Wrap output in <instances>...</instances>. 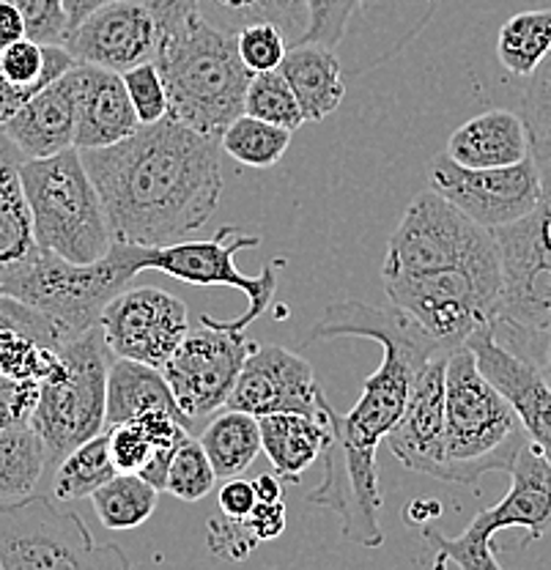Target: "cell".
I'll use <instances>...</instances> for the list:
<instances>
[{"instance_id": "cell-1", "label": "cell", "mask_w": 551, "mask_h": 570, "mask_svg": "<svg viewBox=\"0 0 551 570\" xmlns=\"http://www.w3.org/2000/svg\"><path fill=\"white\" fill-rule=\"evenodd\" d=\"M337 337L376 341L384 348V360L365 379L352 412L337 414L324 395L322 409L329 425V442L322 455V485L307 494V504L332 510L341 519L346 540L363 549H378L384 543V530L378 521L384 508L376 469L378 444L382 439L387 442L393 428L404 417L420 371L434 356L453 352H444L401 307H373L357 299L329 305L313 324L307 343L337 341Z\"/></svg>"}, {"instance_id": "cell-2", "label": "cell", "mask_w": 551, "mask_h": 570, "mask_svg": "<svg viewBox=\"0 0 551 570\" xmlns=\"http://www.w3.org/2000/svg\"><path fill=\"white\" fill-rule=\"evenodd\" d=\"M116 242L174 245L204 228L223 198V146L174 118L82 151Z\"/></svg>"}, {"instance_id": "cell-3", "label": "cell", "mask_w": 551, "mask_h": 570, "mask_svg": "<svg viewBox=\"0 0 551 570\" xmlns=\"http://www.w3.org/2000/svg\"><path fill=\"white\" fill-rule=\"evenodd\" d=\"M524 444L530 436L511 401L480 373L470 346L455 348L444 371V436L436 480L475 485L491 472H511Z\"/></svg>"}, {"instance_id": "cell-4", "label": "cell", "mask_w": 551, "mask_h": 570, "mask_svg": "<svg viewBox=\"0 0 551 570\" xmlns=\"http://www.w3.org/2000/svg\"><path fill=\"white\" fill-rule=\"evenodd\" d=\"M157 67L168 88V116L174 121L209 138H223L225 129L245 116L253 71L242 61L236 33L198 17L187 31L163 39Z\"/></svg>"}, {"instance_id": "cell-5", "label": "cell", "mask_w": 551, "mask_h": 570, "mask_svg": "<svg viewBox=\"0 0 551 570\" xmlns=\"http://www.w3.org/2000/svg\"><path fill=\"white\" fill-rule=\"evenodd\" d=\"M22 187L39 249L72 264H94L116 245L108 212L80 148H67L47 159H26Z\"/></svg>"}, {"instance_id": "cell-6", "label": "cell", "mask_w": 551, "mask_h": 570, "mask_svg": "<svg viewBox=\"0 0 551 570\" xmlns=\"http://www.w3.org/2000/svg\"><path fill=\"white\" fill-rule=\"evenodd\" d=\"M110 362L112 354L97 324L61 348L56 371L41 382L31 425L45 442L50 463H61L108 428Z\"/></svg>"}, {"instance_id": "cell-7", "label": "cell", "mask_w": 551, "mask_h": 570, "mask_svg": "<svg viewBox=\"0 0 551 570\" xmlns=\"http://www.w3.org/2000/svg\"><path fill=\"white\" fill-rule=\"evenodd\" d=\"M140 272V245L116 242L110 253L94 264H72L39 249L33 264L6 283L0 294L20 299L80 335L99 324L105 305Z\"/></svg>"}, {"instance_id": "cell-8", "label": "cell", "mask_w": 551, "mask_h": 570, "mask_svg": "<svg viewBox=\"0 0 551 570\" xmlns=\"http://www.w3.org/2000/svg\"><path fill=\"white\" fill-rule=\"evenodd\" d=\"M0 568L132 570V562L118 543H97L80 513L31 494L0 504Z\"/></svg>"}, {"instance_id": "cell-9", "label": "cell", "mask_w": 551, "mask_h": 570, "mask_svg": "<svg viewBox=\"0 0 551 570\" xmlns=\"http://www.w3.org/2000/svg\"><path fill=\"white\" fill-rule=\"evenodd\" d=\"M511 489L491 508L480 510L459 538H447L431 524L423 527V540L434 551V570L453 562L459 570H505L494 557V534L502 530H527L521 546L541 540L551 530V463L535 444H524L513 461Z\"/></svg>"}, {"instance_id": "cell-10", "label": "cell", "mask_w": 551, "mask_h": 570, "mask_svg": "<svg viewBox=\"0 0 551 570\" xmlns=\"http://www.w3.org/2000/svg\"><path fill=\"white\" fill-rule=\"evenodd\" d=\"M500 264L502 255L494 230L478 225L440 193L429 189L409 204L399 228L390 236L382 281Z\"/></svg>"}, {"instance_id": "cell-11", "label": "cell", "mask_w": 551, "mask_h": 570, "mask_svg": "<svg viewBox=\"0 0 551 570\" xmlns=\"http://www.w3.org/2000/svg\"><path fill=\"white\" fill-rule=\"evenodd\" d=\"M538 168L541 204L519 223L494 230L505 277L496 324L524 332H551V159Z\"/></svg>"}, {"instance_id": "cell-12", "label": "cell", "mask_w": 551, "mask_h": 570, "mask_svg": "<svg viewBox=\"0 0 551 570\" xmlns=\"http://www.w3.org/2000/svg\"><path fill=\"white\" fill-rule=\"evenodd\" d=\"M256 343L228 321L200 318V330H189L181 346L163 365V376L174 390L176 403L189 420L215 417L228 403Z\"/></svg>"}, {"instance_id": "cell-13", "label": "cell", "mask_w": 551, "mask_h": 570, "mask_svg": "<svg viewBox=\"0 0 551 570\" xmlns=\"http://www.w3.org/2000/svg\"><path fill=\"white\" fill-rule=\"evenodd\" d=\"M260 245V236L245 234L239 228L217 230L209 242H174L163 247H140V269L163 272L187 285H228L239 288L247 296V311L239 318L228 321V326L245 332L253 321L264 316L272 305V296L277 291V266H264L256 277L242 275L234 264V255L239 249H250Z\"/></svg>"}, {"instance_id": "cell-14", "label": "cell", "mask_w": 551, "mask_h": 570, "mask_svg": "<svg viewBox=\"0 0 551 570\" xmlns=\"http://www.w3.org/2000/svg\"><path fill=\"white\" fill-rule=\"evenodd\" d=\"M431 189L478 225L496 230L535 212L543 178L532 154L505 168H464L440 154L431 165Z\"/></svg>"}, {"instance_id": "cell-15", "label": "cell", "mask_w": 551, "mask_h": 570, "mask_svg": "<svg viewBox=\"0 0 551 570\" xmlns=\"http://www.w3.org/2000/svg\"><path fill=\"white\" fill-rule=\"evenodd\" d=\"M112 356L159 367L189 332L187 305L163 288H129L116 294L99 316Z\"/></svg>"}, {"instance_id": "cell-16", "label": "cell", "mask_w": 551, "mask_h": 570, "mask_svg": "<svg viewBox=\"0 0 551 570\" xmlns=\"http://www.w3.org/2000/svg\"><path fill=\"white\" fill-rule=\"evenodd\" d=\"M77 63L124 71L157 61L163 28L138 0H110L69 28L63 41Z\"/></svg>"}, {"instance_id": "cell-17", "label": "cell", "mask_w": 551, "mask_h": 570, "mask_svg": "<svg viewBox=\"0 0 551 570\" xmlns=\"http://www.w3.org/2000/svg\"><path fill=\"white\" fill-rule=\"evenodd\" d=\"M322 397L316 371L305 356L283 346H256V352L247 356L225 409L247 412L253 417L281 412L322 414Z\"/></svg>"}, {"instance_id": "cell-18", "label": "cell", "mask_w": 551, "mask_h": 570, "mask_svg": "<svg viewBox=\"0 0 551 570\" xmlns=\"http://www.w3.org/2000/svg\"><path fill=\"white\" fill-rule=\"evenodd\" d=\"M475 354L480 373L511 401L527 436L551 463V387L535 362L496 337V324L480 326L464 343Z\"/></svg>"}, {"instance_id": "cell-19", "label": "cell", "mask_w": 551, "mask_h": 570, "mask_svg": "<svg viewBox=\"0 0 551 570\" xmlns=\"http://www.w3.org/2000/svg\"><path fill=\"white\" fill-rule=\"evenodd\" d=\"M450 354H440L420 371L404 417L387 436L393 455L406 469L436 478L444 436V371Z\"/></svg>"}, {"instance_id": "cell-20", "label": "cell", "mask_w": 551, "mask_h": 570, "mask_svg": "<svg viewBox=\"0 0 551 570\" xmlns=\"http://www.w3.org/2000/svg\"><path fill=\"white\" fill-rule=\"evenodd\" d=\"M72 77L77 94L75 148H108L138 132L140 118L129 99L124 75L77 63Z\"/></svg>"}, {"instance_id": "cell-21", "label": "cell", "mask_w": 551, "mask_h": 570, "mask_svg": "<svg viewBox=\"0 0 551 570\" xmlns=\"http://www.w3.org/2000/svg\"><path fill=\"white\" fill-rule=\"evenodd\" d=\"M77 67V63H75ZM26 159H47L75 148L77 94L72 71L37 94L0 127Z\"/></svg>"}, {"instance_id": "cell-22", "label": "cell", "mask_w": 551, "mask_h": 570, "mask_svg": "<svg viewBox=\"0 0 551 570\" xmlns=\"http://www.w3.org/2000/svg\"><path fill=\"white\" fill-rule=\"evenodd\" d=\"M26 157L0 129V288L39 255L31 209L22 187Z\"/></svg>"}, {"instance_id": "cell-23", "label": "cell", "mask_w": 551, "mask_h": 570, "mask_svg": "<svg viewBox=\"0 0 551 570\" xmlns=\"http://www.w3.org/2000/svg\"><path fill=\"white\" fill-rule=\"evenodd\" d=\"M444 154L464 168H505L530 157V135L521 112L496 107L461 124Z\"/></svg>"}, {"instance_id": "cell-24", "label": "cell", "mask_w": 551, "mask_h": 570, "mask_svg": "<svg viewBox=\"0 0 551 570\" xmlns=\"http://www.w3.org/2000/svg\"><path fill=\"white\" fill-rule=\"evenodd\" d=\"M72 52L63 45H39L22 39L0 52V127L67 71L75 69Z\"/></svg>"}, {"instance_id": "cell-25", "label": "cell", "mask_w": 551, "mask_h": 570, "mask_svg": "<svg viewBox=\"0 0 551 570\" xmlns=\"http://www.w3.org/2000/svg\"><path fill=\"white\" fill-rule=\"evenodd\" d=\"M324 401V397H322ZM260 442L272 469L283 483H299L302 474L324 455L329 442V425L322 414L281 412L258 417Z\"/></svg>"}, {"instance_id": "cell-26", "label": "cell", "mask_w": 551, "mask_h": 570, "mask_svg": "<svg viewBox=\"0 0 551 570\" xmlns=\"http://www.w3.org/2000/svg\"><path fill=\"white\" fill-rule=\"evenodd\" d=\"M277 71L286 77L294 97L299 99L305 121H324L346 97L341 58L335 50L316 45V41H299V45L288 47Z\"/></svg>"}, {"instance_id": "cell-27", "label": "cell", "mask_w": 551, "mask_h": 570, "mask_svg": "<svg viewBox=\"0 0 551 570\" xmlns=\"http://www.w3.org/2000/svg\"><path fill=\"white\" fill-rule=\"evenodd\" d=\"M146 412H170L195 428L176 403L174 390L159 367L112 356L108 373V428L129 423Z\"/></svg>"}, {"instance_id": "cell-28", "label": "cell", "mask_w": 551, "mask_h": 570, "mask_svg": "<svg viewBox=\"0 0 551 570\" xmlns=\"http://www.w3.org/2000/svg\"><path fill=\"white\" fill-rule=\"evenodd\" d=\"M198 442L209 455L220 480L239 478L242 472H247L256 463L258 453H264L258 417L247 412H236V409L217 412L209 420V425L200 431Z\"/></svg>"}, {"instance_id": "cell-29", "label": "cell", "mask_w": 551, "mask_h": 570, "mask_svg": "<svg viewBox=\"0 0 551 570\" xmlns=\"http://www.w3.org/2000/svg\"><path fill=\"white\" fill-rule=\"evenodd\" d=\"M50 455L33 425L0 428V502L33 494Z\"/></svg>"}, {"instance_id": "cell-30", "label": "cell", "mask_w": 551, "mask_h": 570, "mask_svg": "<svg viewBox=\"0 0 551 570\" xmlns=\"http://www.w3.org/2000/svg\"><path fill=\"white\" fill-rule=\"evenodd\" d=\"M200 17L228 33H239L253 22H275L294 45L307 28V14L299 0H200Z\"/></svg>"}, {"instance_id": "cell-31", "label": "cell", "mask_w": 551, "mask_h": 570, "mask_svg": "<svg viewBox=\"0 0 551 570\" xmlns=\"http://www.w3.org/2000/svg\"><path fill=\"white\" fill-rule=\"evenodd\" d=\"M159 489L138 472H118L91 494L94 513L108 530H138L157 510Z\"/></svg>"}, {"instance_id": "cell-32", "label": "cell", "mask_w": 551, "mask_h": 570, "mask_svg": "<svg viewBox=\"0 0 551 570\" xmlns=\"http://www.w3.org/2000/svg\"><path fill=\"white\" fill-rule=\"evenodd\" d=\"M496 56L515 77H532L551 56V9L521 11L496 36Z\"/></svg>"}, {"instance_id": "cell-33", "label": "cell", "mask_w": 551, "mask_h": 570, "mask_svg": "<svg viewBox=\"0 0 551 570\" xmlns=\"http://www.w3.org/2000/svg\"><path fill=\"white\" fill-rule=\"evenodd\" d=\"M118 474L110 455V436L102 431L99 436L88 439L80 448H75L56 469L52 480V497L56 502H77V499H91L97 489H102L108 480Z\"/></svg>"}, {"instance_id": "cell-34", "label": "cell", "mask_w": 551, "mask_h": 570, "mask_svg": "<svg viewBox=\"0 0 551 570\" xmlns=\"http://www.w3.org/2000/svg\"><path fill=\"white\" fill-rule=\"evenodd\" d=\"M294 132L275 127L269 121H260L256 116H239L228 129L223 132L220 146L223 154L236 159L247 168H272L286 157L288 146H292Z\"/></svg>"}, {"instance_id": "cell-35", "label": "cell", "mask_w": 551, "mask_h": 570, "mask_svg": "<svg viewBox=\"0 0 551 570\" xmlns=\"http://www.w3.org/2000/svg\"><path fill=\"white\" fill-rule=\"evenodd\" d=\"M245 112L260 118V121L275 124V127L288 129V132H296L302 124H307L299 99L294 97L292 86H288L286 77L277 69L253 75L250 88H247Z\"/></svg>"}, {"instance_id": "cell-36", "label": "cell", "mask_w": 551, "mask_h": 570, "mask_svg": "<svg viewBox=\"0 0 551 570\" xmlns=\"http://www.w3.org/2000/svg\"><path fill=\"white\" fill-rule=\"evenodd\" d=\"M527 91L521 99V118L530 135V154L535 163L551 159V56L527 77Z\"/></svg>"}, {"instance_id": "cell-37", "label": "cell", "mask_w": 551, "mask_h": 570, "mask_svg": "<svg viewBox=\"0 0 551 570\" xmlns=\"http://www.w3.org/2000/svg\"><path fill=\"white\" fill-rule=\"evenodd\" d=\"M217 480L220 478H217L206 450L200 448L198 439L189 436L170 461L165 491L181 499V502H200L206 494H211Z\"/></svg>"}, {"instance_id": "cell-38", "label": "cell", "mask_w": 551, "mask_h": 570, "mask_svg": "<svg viewBox=\"0 0 551 570\" xmlns=\"http://www.w3.org/2000/svg\"><path fill=\"white\" fill-rule=\"evenodd\" d=\"M299 3L307 14V28L299 41H316L337 52L357 22L365 0H299Z\"/></svg>"}, {"instance_id": "cell-39", "label": "cell", "mask_w": 551, "mask_h": 570, "mask_svg": "<svg viewBox=\"0 0 551 570\" xmlns=\"http://www.w3.org/2000/svg\"><path fill=\"white\" fill-rule=\"evenodd\" d=\"M124 82H127L129 99H132L135 112H138L140 127L168 118V88H165L163 71H159L157 61H146L140 67L124 71Z\"/></svg>"}, {"instance_id": "cell-40", "label": "cell", "mask_w": 551, "mask_h": 570, "mask_svg": "<svg viewBox=\"0 0 551 570\" xmlns=\"http://www.w3.org/2000/svg\"><path fill=\"white\" fill-rule=\"evenodd\" d=\"M239 41V56L245 67L258 75V71H275L281 69L283 58L288 52L286 33L275 26V22H253V26L242 28L236 33Z\"/></svg>"}, {"instance_id": "cell-41", "label": "cell", "mask_w": 551, "mask_h": 570, "mask_svg": "<svg viewBox=\"0 0 551 570\" xmlns=\"http://www.w3.org/2000/svg\"><path fill=\"white\" fill-rule=\"evenodd\" d=\"M9 3L20 9L28 28V39L39 41V45H63L67 41L72 22H69L63 0H9Z\"/></svg>"}, {"instance_id": "cell-42", "label": "cell", "mask_w": 551, "mask_h": 570, "mask_svg": "<svg viewBox=\"0 0 551 570\" xmlns=\"http://www.w3.org/2000/svg\"><path fill=\"white\" fill-rule=\"evenodd\" d=\"M41 395V382L0 373V428L31 425Z\"/></svg>"}, {"instance_id": "cell-43", "label": "cell", "mask_w": 551, "mask_h": 570, "mask_svg": "<svg viewBox=\"0 0 551 570\" xmlns=\"http://www.w3.org/2000/svg\"><path fill=\"white\" fill-rule=\"evenodd\" d=\"M496 337L505 346H511L513 352L524 354L527 360L535 362L538 371L543 373V379H547L551 387V332H524L513 330L508 324H496Z\"/></svg>"}, {"instance_id": "cell-44", "label": "cell", "mask_w": 551, "mask_h": 570, "mask_svg": "<svg viewBox=\"0 0 551 570\" xmlns=\"http://www.w3.org/2000/svg\"><path fill=\"white\" fill-rule=\"evenodd\" d=\"M163 28V39L187 31L189 22L200 17V0H138Z\"/></svg>"}, {"instance_id": "cell-45", "label": "cell", "mask_w": 551, "mask_h": 570, "mask_svg": "<svg viewBox=\"0 0 551 570\" xmlns=\"http://www.w3.org/2000/svg\"><path fill=\"white\" fill-rule=\"evenodd\" d=\"M225 519V515H223ZM258 546V540L247 532L242 521H211L209 524V549L223 560H242Z\"/></svg>"}, {"instance_id": "cell-46", "label": "cell", "mask_w": 551, "mask_h": 570, "mask_svg": "<svg viewBox=\"0 0 551 570\" xmlns=\"http://www.w3.org/2000/svg\"><path fill=\"white\" fill-rule=\"evenodd\" d=\"M242 524L247 527V532L264 543V540L281 538L286 530V502L283 499H258L253 513L247 515Z\"/></svg>"}, {"instance_id": "cell-47", "label": "cell", "mask_w": 551, "mask_h": 570, "mask_svg": "<svg viewBox=\"0 0 551 570\" xmlns=\"http://www.w3.org/2000/svg\"><path fill=\"white\" fill-rule=\"evenodd\" d=\"M256 502H258V494L253 480H242V478L225 480L220 494H217L220 513L230 521H245L247 515L253 513V508H256Z\"/></svg>"}, {"instance_id": "cell-48", "label": "cell", "mask_w": 551, "mask_h": 570, "mask_svg": "<svg viewBox=\"0 0 551 570\" xmlns=\"http://www.w3.org/2000/svg\"><path fill=\"white\" fill-rule=\"evenodd\" d=\"M22 39H28V28L20 9L14 3H9V0H0V52Z\"/></svg>"}, {"instance_id": "cell-49", "label": "cell", "mask_w": 551, "mask_h": 570, "mask_svg": "<svg viewBox=\"0 0 551 570\" xmlns=\"http://www.w3.org/2000/svg\"><path fill=\"white\" fill-rule=\"evenodd\" d=\"M440 515H442V504L436 502V499H414V502L406 508V519L412 521L414 527L434 524Z\"/></svg>"}, {"instance_id": "cell-50", "label": "cell", "mask_w": 551, "mask_h": 570, "mask_svg": "<svg viewBox=\"0 0 551 570\" xmlns=\"http://www.w3.org/2000/svg\"><path fill=\"white\" fill-rule=\"evenodd\" d=\"M253 485L258 499H283V480L277 474H258Z\"/></svg>"}, {"instance_id": "cell-51", "label": "cell", "mask_w": 551, "mask_h": 570, "mask_svg": "<svg viewBox=\"0 0 551 570\" xmlns=\"http://www.w3.org/2000/svg\"><path fill=\"white\" fill-rule=\"evenodd\" d=\"M63 3H67L69 22H72V26H77V22H80L82 17H88L94 9H99V6L110 3V0H63Z\"/></svg>"}, {"instance_id": "cell-52", "label": "cell", "mask_w": 551, "mask_h": 570, "mask_svg": "<svg viewBox=\"0 0 551 570\" xmlns=\"http://www.w3.org/2000/svg\"><path fill=\"white\" fill-rule=\"evenodd\" d=\"M0 570H3V568H0Z\"/></svg>"}]
</instances>
